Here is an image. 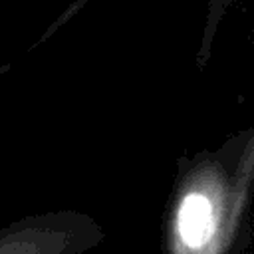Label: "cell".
Here are the masks:
<instances>
[{
	"label": "cell",
	"mask_w": 254,
	"mask_h": 254,
	"mask_svg": "<svg viewBox=\"0 0 254 254\" xmlns=\"http://www.w3.org/2000/svg\"><path fill=\"white\" fill-rule=\"evenodd\" d=\"M254 236V127L177 159L161 254H246Z\"/></svg>",
	"instance_id": "obj_1"
},
{
	"label": "cell",
	"mask_w": 254,
	"mask_h": 254,
	"mask_svg": "<svg viewBox=\"0 0 254 254\" xmlns=\"http://www.w3.org/2000/svg\"><path fill=\"white\" fill-rule=\"evenodd\" d=\"M103 240V226L73 208L36 212L0 226V254H85Z\"/></svg>",
	"instance_id": "obj_2"
}]
</instances>
